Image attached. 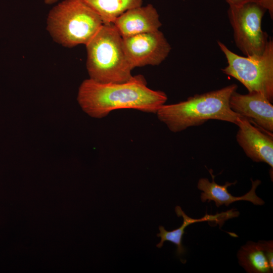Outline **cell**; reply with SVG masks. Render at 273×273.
Segmentation results:
<instances>
[{
  "mask_svg": "<svg viewBox=\"0 0 273 273\" xmlns=\"http://www.w3.org/2000/svg\"><path fill=\"white\" fill-rule=\"evenodd\" d=\"M265 11L256 2L229 6L228 14L235 43L247 57L261 55L268 42V35L261 29Z\"/></svg>",
  "mask_w": 273,
  "mask_h": 273,
  "instance_id": "cell-6",
  "label": "cell"
},
{
  "mask_svg": "<svg viewBox=\"0 0 273 273\" xmlns=\"http://www.w3.org/2000/svg\"><path fill=\"white\" fill-rule=\"evenodd\" d=\"M175 210L178 217L181 216L183 218L182 225L179 228L171 231H167L164 226H160L159 227L160 233L157 234V236L161 238V241L156 246L159 248H161L165 241H170L176 246V254L178 256H182L186 252V248L182 244V239L184 234L186 233L185 229L187 226L197 222L216 220L224 213L218 214L215 216L206 215L201 218L194 219L187 216L179 206H176Z\"/></svg>",
  "mask_w": 273,
  "mask_h": 273,
  "instance_id": "cell-14",
  "label": "cell"
},
{
  "mask_svg": "<svg viewBox=\"0 0 273 273\" xmlns=\"http://www.w3.org/2000/svg\"><path fill=\"white\" fill-rule=\"evenodd\" d=\"M58 0H44L45 4L48 5L53 4L57 2Z\"/></svg>",
  "mask_w": 273,
  "mask_h": 273,
  "instance_id": "cell-17",
  "label": "cell"
},
{
  "mask_svg": "<svg viewBox=\"0 0 273 273\" xmlns=\"http://www.w3.org/2000/svg\"><path fill=\"white\" fill-rule=\"evenodd\" d=\"M238 257L240 264L248 272H272V241L248 242L241 247Z\"/></svg>",
  "mask_w": 273,
  "mask_h": 273,
  "instance_id": "cell-12",
  "label": "cell"
},
{
  "mask_svg": "<svg viewBox=\"0 0 273 273\" xmlns=\"http://www.w3.org/2000/svg\"><path fill=\"white\" fill-rule=\"evenodd\" d=\"M101 18L103 24L113 23L126 11L142 6L143 0H81Z\"/></svg>",
  "mask_w": 273,
  "mask_h": 273,
  "instance_id": "cell-13",
  "label": "cell"
},
{
  "mask_svg": "<svg viewBox=\"0 0 273 273\" xmlns=\"http://www.w3.org/2000/svg\"><path fill=\"white\" fill-rule=\"evenodd\" d=\"M89 79L100 83H123L133 76L123 38L113 23L103 24L85 45Z\"/></svg>",
  "mask_w": 273,
  "mask_h": 273,
  "instance_id": "cell-3",
  "label": "cell"
},
{
  "mask_svg": "<svg viewBox=\"0 0 273 273\" xmlns=\"http://www.w3.org/2000/svg\"><path fill=\"white\" fill-rule=\"evenodd\" d=\"M229 105L241 117L265 131L273 132V105L263 94L250 92L244 95L235 91L230 97Z\"/></svg>",
  "mask_w": 273,
  "mask_h": 273,
  "instance_id": "cell-9",
  "label": "cell"
},
{
  "mask_svg": "<svg viewBox=\"0 0 273 273\" xmlns=\"http://www.w3.org/2000/svg\"><path fill=\"white\" fill-rule=\"evenodd\" d=\"M236 125V140L246 155L253 161L264 162L273 168V133L265 131L243 117Z\"/></svg>",
  "mask_w": 273,
  "mask_h": 273,
  "instance_id": "cell-8",
  "label": "cell"
},
{
  "mask_svg": "<svg viewBox=\"0 0 273 273\" xmlns=\"http://www.w3.org/2000/svg\"><path fill=\"white\" fill-rule=\"evenodd\" d=\"M113 24L122 37L155 31L162 26L159 14L151 4L126 11Z\"/></svg>",
  "mask_w": 273,
  "mask_h": 273,
  "instance_id": "cell-10",
  "label": "cell"
},
{
  "mask_svg": "<svg viewBox=\"0 0 273 273\" xmlns=\"http://www.w3.org/2000/svg\"><path fill=\"white\" fill-rule=\"evenodd\" d=\"M258 3L266 10H268L271 19L273 18V0H259Z\"/></svg>",
  "mask_w": 273,
  "mask_h": 273,
  "instance_id": "cell-15",
  "label": "cell"
},
{
  "mask_svg": "<svg viewBox=\"0 0 273 273\" xmlns=\"http://www.w3.org/2000/svg\"><path fill=\"white\" fill-rule=\"evenodd\" d=\"M212 180L211 182L207 178H201L198 182L197 188L203 192L201 195V200L202 202L214 201L216 207H219L224 204L229 206L230 204L237 201L244 200L252 202L254 205H262L264 203L261 198L258 197L255 193L257 187L261 184L260 180L257 179L252 181V187L250 190L246 194L240 197L233 196L229 193L228 187L235 185L237 181L233 183L225 182L224 185L217 184L214 181L215 176L212 173V170L209 169Z\"/></svg>",
  "mask_w": 273,
  "mask_h": 273,
  "instance_id": "cell-11",
  "label": "cell"
},
{
  "mask_svg": "<svg viewBox=\"0 0 273 273\" xmlns=\"http://www.w3.org/2000/svg\"><path fill=\"white\" fill-rule=\"evenodd\" d=\"M238 85L232 84L219 89L189 97L179 103L162 105L157 111L158 119L173 132L199 126L210 120H218L236 125L241 117L229 105Z\"/></svg>",
  "mask_w": 273,
  "mask_h": 273,
  "instance_id": "cell-2",
  "label": "cell"
},
{
  "mask_svg": "<svg viewBox=\"0 0 273 273\" xmlns=\"http://www.w3.org/2000/svg\"><path fill=\"white\" fill-rule=\"evenodd\" d=\"M167 100L164 92L148 87L144 76L141 74L133 76L123 83H100L89 78L85 79L80 84L77 96L82 110L96 118L123 109L156 113Z\"/></svg>",
  "mask_w": 273,
  "mask_h": 273,
  "instance_id": "cell-1",
  "label": "cell"
},
{
  "mask_svg": "<svg viewBox=\"0 0 273 273\" xmlns=\"http://www.w3.org/2000/svg\"><path fill=\"white\" fill-rule=\"evenodd\" d=\"M103 24L98 14L81 0H63L51 9L47 19L52 39L66 48L85 46Z\"/></svg>",
  "mask_w": 273,
  "mask_h": 273,
  "instance_id": "cell-4",
  "label": "cell"
},
{
  "mask_svg": "<svg viewBox=\"0 0 273 273\" xmlns=\"http://www.w3.org/2000/svg\"><path fill=\"white\" fill-rule=\"evenodd\" d=\"M218 45L224 54L228 65L223 73L240 81L248 93L258 92L273 101V41L269 38L260 55L243 57L231 51L218 41Z\"/></svg>",
  "mask_w": 273,
  "mask_h": 273,
  "instance_id": "cell-5",
  "label": "cell"
},
{
  "mask_svg": "<svg viewBox=\"0 0 273 273\" xmlns=\"http://www.w3.org/2000/svg\"><path fill=\"white\" fill-rule=\"evenodd\" d=\"M229 6H239L249 2L258 3L259 0H225Z\"/></svg>",
  "mask_w": 273,
  "mask_h": 273,
  "instance_id": "cell-16",
  "label": "cell"
},
{
  "mask_svg": "<svg viewBox=\"0 0 273 273\" xmlns=\"http://www.w3.org/2000/svg\"><path fill=\"white\" fill-rule=\"evenodd\" d=\"M125 53L134 69L156 66L168 56L171 48L159 30L122 37Z\"/></svg>",
  "mask_w": 273,
  "mask_h": 273,
  "instance_id": "cell-7",
  "label": "cell"
}]
</instances>
